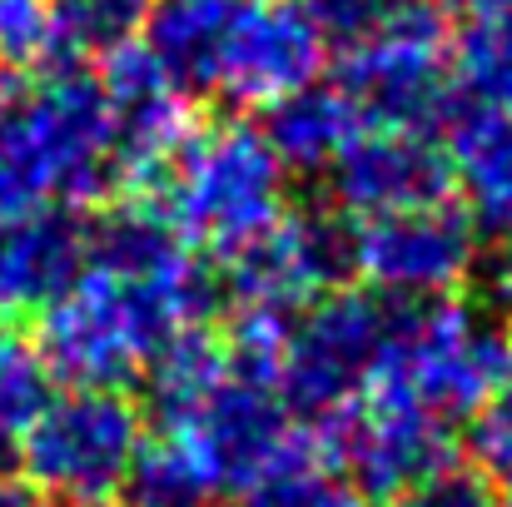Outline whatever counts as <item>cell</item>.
I'll list each match as a JSON object with an SVG mask.
<instances>
[{
    "mask_svg": "<svg viewBox=\"0 0 512 507\" xmlns=\"http://www.w3.org/2000/svg\"><path fill=\"white\" fill-rule=\"evenodd\" d=\"M115 184L100 75L50 60V70L25 80V90L0 110V219L50 204L80 209Z\"/></svg>",
    "mask_w": 512,
    "mask_h": 507,
    "instance_id": "obj_1",
    "label": "cell"
},
{
    "mask_svg": "<svg viewBox=\"0 0 512 507\" xmlns=\"http://www.w3.org/2000/svg\"><path fill=\"white\" fill-rule=\"evenodd\" d=\"M512 383V334L498 314L458 299H383V343L368 398L408 403L438 423L473 418Z\"/></svg>",
    "mask_w": 512,
    "mask_h": 507,
    "instance_id": "obj_2",
    "label": "cell"
},
{
    "mask_svg": "<svg viewBox=\"0 0 512 507\" xmlns=\"http://www.w3.org/2000/svg\"><path fill=\"white\" fill-rule=\"evenodd\" d=\"M145 199L170 219L189 249L224 259L284 214L289 174L269 155L259 125L214 120L184 135Z\"/></svg>",
    "mask_w": 512,
    "mask_h": 507,
    "instance_id": "obj_3",
    "label": "cell"
},
{
    "mask_svg": "<svg viewBox=\"0 0 512 507\" xmlns=\"http://www.w3.org/2000/svg\"><path fill=\"white\" fill-rule=\"evenodd\" d=\"M448 55V10L438 0H403L383 25L348 40L339 60V90L363 125L438 135L458 100Z\"/></svg>",
    "mask_w": 512,
    "mask_h": 507,
    "instance_id": "obj_4",
    "label": "cell"
},
{
    "mask_svg": "<svg viewBox=\"0 0 512 507\" xmlns=\"http://www.w3.org/2000/svg\"><path fill=\"white\" fill-rule=\"evenodd\" d=\"M145 443V413L125 388H70L20 433L25 483L50 503H105Z\"/></svg>",
    "mask_w": 512,
    "mask_h": 507,
    "instance_id": "obj_5",
    "label": "cell"
},
{
    "mask_svg": "<svg viewBox=\"0 0 512 507\" xmlns=\"http://www.w3.org/2000/svg\"><path fill=\"white\" fill-rule=\"evenodd\" d=\"M219 274L224 299H234L239 309L299 314L309 299L358 279V219H348L343 209H284L269 229L224 254Z\"/></svg>",
    "mask_w": 512,
    "mask_h": 507,
    "instance_id": "obj_6",
    "label": "cell"
},
{
    "mask_svg": "<svg viewBox=\"0 0 512 507\" xmlns=\"http://www.w3.org/2000/svg\"><path fill=\"white\" fill-rule=\"evenodd\" d=\"M383 343V299L358 289H329L294 314L279 398L319 423L363 398Z\"/></svg>",
    "mask_w": 512,
    "mask_h": 507,
    "instance_id": "obj_7",
    "label": "cell"
},
{
    "mask_svg": "<svg viewBox=\"0 0 512 507\" xmlns=\"http://www.w3.org/2000/svg\"><path fill=\"white\" fill-rule=\"evenodd\" d=\"M478 224L458 199L358 219V279L383 299H453L478 269Z\"/></svg>",
    "mask_w": 512,
    "mask_h": 507,
    "instance_id": "obj_8",
    "label": "cell"
},
{
    "mask_svg": "<svg viewBox=\"0 0 512 507\" xmlns=\"http://www.w3.org/2000/svg\"><path fill=\"white\" fill-rule=\"evenodd\" d=\"M319 433L329 443L334 473H343L353 493L368 503H393L413 483L458 463V438L448 423L368 393L329 423H319Z\"/></svg>",
    "mask_w": 512,
    "mask_h": 507,
    "instance_id": "obj_9",
    "label": "cell"
},
{
    "mask_svg": "<svg viewBox=\"0 0 512 507\" xmlns=\"http://www.w3.org/2000/svg\"><path fill=\"white\" fill-rule=\"evenodd\" d=\"M100 90L110 110V155H115V179L135 184L140 194L160 179L170 155L194 130L189 100L174 90V80L150 60V50L135 40L100 60Z\"/></svg>",
    "mask_w": 512,
    "mask_h": 507,
    "instance_id": "obj_10",
    "label": "cell"
},
{
    "mask_svg": "<svg viewBox=\"0 0 512 507\" xmlns=\"http://www.w3.org/2000/svg\"><path fill=\"white\" fill-rule=\"evenodd\" d=\"M324 60H329V35L314 25V15L299 0H249L234 25L214 95H224L239 110L244 105L264 110L314 85L324 75Z\"/></svg>",
    "mask_w": 512,
    "mask_h": 507,
    "instance_id": "obj_11",
    "label": "cell"
},
{
    "mask_svg": "<svg viewBox=\"0 0 512 507\" xmlns=\"http://www.w3.org/2000/svg\"><path fill=\"white\" fill-rule=\"evenodd\" d=\"M324 174H329L334 209H343L348 219H373V214L453 199L448 155L423 130L363 125Z\"/></svg>",
    "mask_w": 512,
    "mask_h": 507,
    "instance_id": "obj_12",
    "label": "cell"
},
{
    "mask_svg": "<svg viewBox=\"0 0 512 507\" xmlns=\"http://www.w3.org/2000/svg\"><path fill=\"white\" fill-rule=\"evenodd\" d=\"M85 274V219L65 204L0 219V324L40 319Z\"/></svg>",
    "mask_w": 512,
    "mask_h": 507,
    "instance_id": "obj_13",
    "label": "cell"
},
{
    "mask_svg": "<svg viewBox=\"0 0 512 507\" xmlns=\"http://www.w3.org/2000/svg\"><path fill=\"white\" fill-rule=\"evenodd\" d=\"M244 5L249 0H150L140 45L184 100H204L219 90V70Z\"/></svg>",
    "mask_w": 512,
    "mask_h": 507,
    "instance_id": "obj_14",
    "label": "cell"
},
{
    "mask_svg": "<svg viewBox=\"0 0 512 507\" xmlns=\"http://www.w3.org/2000/svg\"><path fill=\"white\" fill-rule=\"evenodd\" d=\"M438 135L478 234H512V115L453 100Z\"/></svg>",
    "mask_w": 512,
    "mask_h": 507,
    "instance_id": "obj_15",
    "label": "cell"
},
{
    "mask_svg": "<svg viewBox=\"0 0 512 507\" xmlns=\"http://www.w3.org/2000/svg\"><path fill=\"white\" fill-rule=\"evenodd\" d=\"M140 413H150L165 433L189 428L209 398L229 383V363H224V343L219 334H209V324H189L174 329L140 368Z\"/></svg>",
    "mask_w": 512,
    "mask_h": 507,
    "instance_id": "obj_16",
    "label": "cell"
},
{
    "mask_svg": "<svg viewBox=\"0 0 512 507\" xmlns=\"http://www.w3.org/2000/svg\"><path fill=\"white\" fill-rule=\"evenodd\" d=\"M294 423H289V403L274 393V388H254V383H224L214 398H209V408L189 423V428H179V433H189L204 453H209V463L219 468V478H224V493H234L239 488V478L289 433Z\"/></svg>",
    "mask_w": 512,
    "mask_h": 507,
    "instance_id": "obj_17",
    "label": "cell"
},
{
    "mask_svg": "<svg viewBox=\"0 0 512 507\" xmlns=\"http://www.w3.org/2000/svg\"><path fill=\"white\" fill-rule=\"evenodd\" d=\"M363 130L358 110L348 105L339 85H304L274 105H264L259 135L284 174H324L339 160V150Z\"/></svg>",
    "mask_w": 512,
    "mask_h": 507,
    "instance_id": "obj_18",
    "label": "cell"
},
{
    "mask_svg": "<svg viewBox=\"0 0 512 507\" xmlns=\"http://www.w3.org/2000/svg\"><path fill=\"white\" fill-rule=\"evenodd\" d=\"M219 498L224 478L209 453L189 433H160L140 443L115 507H219Z\"/></svg>",
    "mask_w": 512,
    "mask_h": 507,
    "instance_id": "obj_19",
    "label": "cell"
},
{
    "mask_svg": "<svg viewBox=\"0 0 512 507\" xmlns=\"http://www.w3.org/2000/svg\"><path fill=\"white\" fill-rule=\"evenodd\" d=\"M239 507H314L334 493V458L319 428H289L244 478Z\"/></svg>",
    "mask_w": 512,
    "mask_h": 507,
    "instance_id": "obj_20",
    "label": "cell"
},
{
    "mask_svg": "<svg viewBox=\"0 0 512 507\" xmlns=\"http://www.w3.org/2000/svg\"><path fill=\"white\" fill-rule=\"evenodd\" d=\"M150 0H50L55 60L65 65H100L115 50L135 45L145 30Z\"/></svg>",
    "mask_w": 512,
    "mask_h": 507,
    "instance_id": "obj_21",
    "label": "cell"
},
{
    "mask_svg": "<svg viewBox=\"0 0 512 507\" xmlns=\"http://www.w3.org/2000/svg\"><path fill=\"white\" fill-rule=\"evenodd\" d=\"M453 90L468 105L512 115V15H478L453 45Z\"/></svg>",
    "mask_w": 512,
    "mask_h": 507,
    "instance_id": "obj_22",
    "label": "cell"
},
{
    "mask_svg": "<svg viewBox=\"0 0 512 507\" xmlns=\"http://www.w3.org/2000/svg\"><path fill=\"white\" fill-rule=\"evenodd\" d=\"M55 398V373L35 338L0 329V443H20V433Z\"/></svg>",
    "mask_w": 512,
    "mask_h": 507,
    "instance_id": "obj_23",
    "label": "cell"
},
{
    "mask_svg": "<svg viewBox=\"0 0 512 507\" xmlns=\"http://www.w3.org/2000/svg\"><path fill=\"white\" fill-rule=\"evenodd\" d=\"M289 329H294V314H279V309H239V314L229 319V334L219 338V343H224L229 378L279 393V373H284V353H289Z\"/></svg>",
    "mask_w": 512,
    "mask_h": 507,
    "instance_id": "obj_24",
    "label": "cell"
},
{
    "mask_svg": "<svg viewBox=\"0 0 512 507\" xmlns=\"http://www.w3.org/2000/svg\"><path fill=\"white\" fill-rule=\"evenodd\" d=\"M468 463L488 488H508L512 493V383H503L468 418Z\"/></svg>",
    "mask_w": 512,
    "mask_h": 507,
    "instance_id": "obj_25",
    "label": "cell"
},
{
    "mask_svg": "<svg viewBox=\"0 0 512 507\" xmlns=\"http://www.w3.org/2000/svg\"><path fill=\"white\" fill-rule=\"evenodd\" d=\"M40 60H55L50 0H0V65L30 70Z\"/></svg>",
    "mask_w": 512,
    "mask_h": 507,
    "instance_id": "obj_26",
    "label": "cell"
},
{
    "mask_svg": "<svg viewBox=\"0 0 512 507\" xmlns=\"http://www.w3.org/2000/svg\"><path fill=\"white\" fill-rule=\"evenodd\" d=\"M393 507H498L493 503V488L473 473V468H443L423 483H413L408 493H398Z\"/></svg>",
    "mask_w": 512,
    "mask_h": 507,
    "instance_id": "obj_27",
    "label": "cell"
},
{
    "mask_svg": "<svg viewBox=\"0 0 512 507\" xmlns=\"http://www.w3.org/2000/svg\"><path fill=\"white\" fill-rule=\"evenodd\" d=\"M309 15H314V25L329 35V40H358V35H368L373 25H383L403 0H299Z\"/></svg>",
    "mask_w": 512,
    "mask_h": 507,
    "instance_id": "obj_28",
    "label": "cell"
},
{
    "mask_svg": "<svg viewBox=\"0 0 512 507\" xmlns=\"http://www.w3.org/2000/svg\"><path fill=\"white\" fill-rule=\"evenodd\" d=\"M488 314L512 324V234H503V244L488 264Z\"/></svg>",
    "mask_w": 512,
    "mask_h": 507,
    "instance_id": "obj_29",
    "label": "cell"
},
{
    "mask_svg": "<svg viewBox=\"0 0 512 507\" xmlns=\"http://www.w3.org/2000/svg\"><path fill=\"white\" fill-rule=\"evenodd\" d=\"M0 507H45V498L25 478H0Z\"/></svg>",
    "mask_w": 512,
    "mask_h": 507,
    "instance_id": "obj_30",
    "label": "cell"
},
{
    "mask_svg": "<svg viewBox=\"0 0 512 507\" xmlns=\"http://www.w3.org/2000/svg\"><path fill=\"white\" fill-rule=\"evenodd\" d=\"M443 10H458V15H468V20H478V15H512V0H438Z\"/></svg>",
    "mask_w": 512,
    "mask_h": 507,
    "instance_id": "obj_31",
    "label": "cell"
},
{
    "mask_svg": "<svg viewBox=\"0 0 512 507\" xmlns=\"http://www.w3.org/2000/svg\"><path fill=\"white\" fill-rule=\"evenodd\" d=\"M314 507H373V503H368V498H358L353 488H348V493H339V488H334L324 503H314Z\"/></svg>",
    "mask_w": 512,
    "mask_h": 507,
    "instance_id": "obj_32",
    "label": "cell"
},
{
    "mask_svg": "<svg viewBox=\"0 0 512 507\" xmlns=\"http://www.w3.org/2000/svg\"><path fill=\"white\" fill-rule=\"evenodd\" d=\"M60 507H115V498H105V503H60Z\"/></svg>",
    "mask_w": 512,
    "mask_h": 507,
    "instance_id": "obj_33",
    "label": "cell"
},
{
    "mask_svg": "<svg viewBox=\"0 0 512 507\" xmlns=\"http://www.w3.org/2000/svg\"><path fill=\"white\" fill-rule=\"evenodd\" d=\"M508 507H512V503H508Z\"/></svg>",
    "mask_w": 512,
    "mask_h": 507,
    "instance_id": "obj_34",
    "label": "cell"
}]
</instances>
